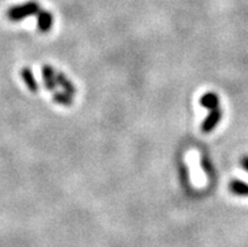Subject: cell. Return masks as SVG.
I'll use <instances>...</instances> for the list:
<instances>
[{
  "label": "cell",
  "instance_id": "obj_3",
  "mask_svg": "<svg viewBox=\"0 0 248 247\" xmlns=\"http://www.w3.org/2000/svg\"><path fill=\"white\" fill-rule=\"evenodd\" d=\"M38 18V29L42 32V33H46V32L50 31L52 28V23H53V16L49 12H46V10H39L37 13Z\"/></svg>",
  "mask_w": 248,
  "mask_h": 247
},
{
  "label": "cell",
  "instance_id": "obj_5",
  "mask_svg": "<svg viewBox=\"0 0 248 247\" xmlns=\"http://www.w3.org/2000/svg\"><path fill=\"white\" fill-rule=\"evenodd\" d=\"M201 103L205 109L208 110H214L219 107V99L216 94L213 92H208V94H204L201 99Z\"/></svg>",
  "mask_w": 248,
  "mask_h": 247
},
{
  "label": "cell",
  "instance_id": "obj_4",
  "mask_svg": "<svg viewBox=\"0 0 248 247\" xmlns=\"http://www.w3.org/2000/svg\"><path fill=\"white\" fill-rule=\"evenodd\" d=\"M42 73H43V80L44 83H46V88L53 91L54 88L57 87V73L54 72V69L50 66H48V65H46V66H43V68H42Z\"/></svg>",
  "mask_w": 248,
  "mask_h": 247
},
{
  "label": "cell",
  "instance_id": "obj_8",
  "mask_svg": "<svg viewBox=\"0 0 248 247\" xmlns=\"http://www.w3.org/2000/svg\"><path fill=\"white\" fill-rule=\"evenodd\" d=\"M56 77H57V83L60 84L61 87L64 88V91H66V92H68V94L75 95V92H76L75 86H73L72 82H71L68 79H67L66 76L63 75L62 72H58L56 75Z\"/></svg>",
  "mask_w": 248,
  "mask_h": 247
},
{
  "label": "cell",
  "instance_id": "obj_7",
  "mask_svg": "<svg viewBox=\"0 0 248 247\" xmlns=\"http://www.w3.org/2000/svg\"><path fill=\"white\" fill-rule=\"evenodd\" d=\"M230 191L236 196H248V184H246L245 181H233L230 184Z\"/></svg>",
  "mask_w": 248,
  "mask_h": 247
},
{
  "label": "cell",
  "instance_id": "obj_1",
  "mask_svg": "<svg viewBox=\"0 0 248 247\" xmlns=\"http://www.w3.org/2000/svg\"><path fill=\"white\" fill-rule=\"evenodd\" d=\"M39 10H41V6L38 5V3H35V1H28V3L22 4V5H16L10 8L6 12V16L10 20H13V22H18V20H22V19L27 18V16L37 14Z\"/></svg>",
  "mask_w": 248,
  "mask_h": 247
},
{
  "label": "cell",
  "instance_id": "obj_9",
  "mask_svg": "<svg viewBox=\"0 0 248 247\" xmlns=\"http://www.w3.org/2000/svg\"><path fill=\"white\" fill-rule=\"evenodd\" d=\"M72 96L73 95L68 94V92H64V94H62V92H57V94H54L53 100L56 101L57 103H61V105H71L73 101Z\"/></svg>",
  "mask_w": 248,
  "mask_h": 247
},
{
  "label": "cell",
  "instance_id": "obj_10",
  "mask_svg": "<svg viewBox=\"0 0 248 247\" xmlns=\"http://www.w3.org/2000/svg\"><path fill=\"white\" fill-rule=\"evenodd\" d=\"M241 163H242L243 168L246 169L248 172V155H245V157L242 158V160H241Z\"/></svg>",
  "mask_w": 248,
  "mask_h": 247
},
{
  "label": "cell",
  "instance_id": "obj_2",
  "mask_svg": "<svg viewBox=\"0 0 248 247\" xmlns=\"http://www.w3.org/2000/svg\"><path fill=\"white\" fill-rule=\"evenodd\" d=\"M222 119V110L219 107L217 109L211 110V114L208 115L207 119L204 120V122L202 124V132H213L214 128L218 125V122Z\"/></svg>",
  "mask_w": 248,
  "mask_h": 247
},
{
  "label": "cell",
  "instance_id": "obj_6",
  "mask_svg": "<svg viewBox=\"0 0 248 247\" xmlns=\"http://www.w3.org/2000/svg\"><path fill=\"white\" fill-rule=\"evenodd\" d=\"M22 77L24 80V82L27 83V87L31 91V92H37L38 91V84L34 80V76H33V72L28 67L22 69Z\"/></svg>",
  "mask_w": 248,
  "mask_h": 247
}]
</instances>
